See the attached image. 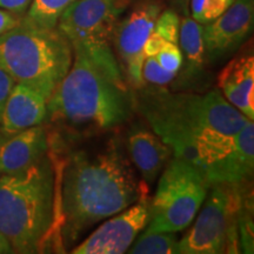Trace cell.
Listing matches in <instances>:
<instances>
[{"label":"cell","mask_w":254,"mask_h":254,"mask_svg":"<svg viewBox=\"0 0 254 254\" xmlns=\"http://www.w3.org/2000/svg\"><path fill=\"white\" fill-rule=\"evenodd\" d=\"M135 92V110L148 126L170 146L174 157L194 165L207 180L230 152L237 133L253 122L218 90L171 92L166 86L146 84Z\"/></svg>","instance_id":"1"},{"label":"cell","mask_w":254,"mask_h":254,"mask_svg":"<svg viewBox=\"0 0 254 254\" xmlns=\"http://www.w3.org/2000/svg\"><path fill=\"white\" fill-rule=\"evenodd\" d=\"M67 74L49 103L47 118L75 134L109 132L127 123L135 110L110 44H74Z\"/></svg>","instance_id":"2"},{"label":"cell","mask_w":254,"mask_h":254,"mask_svg":"<svg viewBox=\"0 0 254 254\" xmlns=\"http://www.w3.org/2000/svg\"><path fill=\"white\" fill-rule=\"evenodd\" d=\"M147 192L122 141L69 155L63 171V237L69 247L94 225L129 207Z\"/></svg>","instance_id":"3"},{"label":"cell","mask_w":254,"mask_h":254,"mask_svg":"<svg viewBox=\"0 0 254 254\" xmlns=\"http://www.w3.org/2000/svg\"><path fill=\"white\" fill-rule=\"evenodd\" d=\"M56 222V176L44 157L17 174L0 177V233L13 253L44 252Z\"/></svg>","instance_id":"4"},{"label":"cell","mask_w":254,"mask_h":254,"mask_svg":"<svg viewBox=\"0 0 254 254\" xmlns=\"http://www.w3.org/2000/svg\"><path fill=\"white\" fill-rule=\"evenodd\" d=\"M73 49L58 28H40L20 21L0 36V67L40 92L47 100L67 74Z\"/></svg>","instance_id":"5"},{"label":"cell","mask_w":254,"mask_h":254,"mask_svg":"<svg viewBox=\"0 0 254 254\" xmlns=\"http://www.w3.org/2000/svg\"><path fill=\"white\" fill-rule=\"evenodd\" d=\"M252 195L250 180L211 184L193 226L179 240L184 254L239 253V217Z\"/></svg>","instance_id":"6"},{"label":"cell","mask_w":254,"mask_h":254,"mask_svg":"<svg viewBox=\"0 0 254 254\" xmlns=\"http://www.w3.org/2000/svg\"><path fill=\"white\" fill-rule=\"evenodd\" d=\"M160 174L146 231L178 233L194 220L211 184L198 167L177 157Z\"/></svg>","instance_id":"7"},{"label":"cell","mask_w":254,"mask_h":254,"mask_svg":"<svg viewBox=\"0 0 254 254\" xmlns=\"http://www.w3.org/2000/svg\"><path fill=\"white\" fill-rule=\"evenodd\" d=\"M161 6L152 0L138 4L133 11L117 24L112 41L116 58L126 81L133 91L145 86L142 79V64L146 58L144 45L154 30V24Z\"/></svg>","instance_id":"8"},{"label":"cell","mask_w":254,"mask_h":254,"mask_svg":"<svg viewBox=\"0 0 254 254\" xmlns=\"http://www.w3.org/2000/svg\"><path fill=\"white\" fill-rule=\"evenodd\" d=\"M127 0H75L60 15L57 28L74 44H110Z\"/></svg>","instance_id":"9"},{"label":"cell","mask_w":254,"mask_h":254,"mask_svg":"<svg viewBox=\"0 0 254 254\" xmlns=\"http://www.w3.org/2000/svg\"><path fill=\"white\" fill-rule=\"evenodd\" d=\"M147 192L138 201L101 224L91 236L75 246L72 254H122L127 252L133 241L150 222Z\"/></svg>","instance_id":"10"},{"label":"cell","mask_w":254,"mask_h":254,"mask_svg":"<svg viewBox=\"0 0 254 254\" xmlns=\"http://www.w3.org/2000/svg\"><path fill=\"white\" fill-rule=\"evenodd\" d=\"M253 14V0H234L224 13L202 27L208 60L224 58L243 44L252 31Z\"/></svg>","instance_id":"11"},{"label":"cell","mask_w":254,"mask_h":254,"mask_svg":"<svg viewBox=\"0 0 254 254\" xmlns=\"http://www.w3.org/2000/svg\"><path fill=\"white\" fill-rule=\"evenodd\" d=\"M126 151L129 161L151 185L160 176L173 152L150 126L133 124L126 134Z\"/></svg>","instance_id":"12"},{"label":"cell","mask_w":254,"mask_h":254,"mask_svg":"<svg viewBox=\"0 0 254 254\" xmlns=\"http://www.w3.org/2000/svg\"><path fill=\"white\" fill-rule=\"evenodd\" d=\"M49 151V135L41 125L9 136H0V174H17L30 168Z\"/></svg>","instance_id":"13"},{"label":"cell","mask_w":254,"mask_h":254,"mask_svg":"<svg viewBox=\"0 0 254 254\" xmlns=\"http://www.w3.org/2000/svg\"><path fill=\"white\" fill-rule=\"evenodd\" d=\"M49 100L40 92L15 82L6 101L0 122V136H9L47 119Z\"/></svg>","instance_id":"14"},{"label":"cell","mask_w":254,"mask_h":254,"mask_svg":"<svg viewBox=\"0 0 254 254\" xmlns=\"http://www.w3.org/2000/svg\"><path fill=\"white\" fill-rule=\"evenodd\" d=\"M222 97L246 118L254 119V58L252 51L238 55L218 74Z\"/></svg>","instance_id":"15"},{"label":"cell","mask_w":254,"mask_h":254,"mask_svg":"<svg viewBox=\"0 0 254 254\" xmlns=\"http://www.w3.org/2000/svg\"><path fill=\"white\" fill-rule=\"evenodd\" d=\"M254 170V124L250 122L234 136L228 153L209 177V184L243 183L250 180Z\"/></svg>","instance_id":"16"},{"label":"cell","mask_w":254,"mask_h":254,"mask_svg":"<svg viewBox=\"0 0 254 254\" xmlns=\"http://www.w3.org/2000/svg\"><path fill=\"white\" fill-rule=\"evenodd\" d=\"M178 43L184 52L182 67L178 72L180 73L178 87H190L198 81H202L205 73L206 51L201 24L190 17L180 20Z\"/></svg>","instance_id":"17"},{"label":"cell","mask_w":254,"mask_h":254,"mask_svg":"<svg viewBox=\"0 0 254 254\" xmlns=\"http://www.w3.org/2000/svg\"><path fill=\"white\" fill-rule=\"evenodd\" d=\"M75 0H32L21 21L40 28H55L63 12Z\"/></svg>","instance_id":"18"},{"label":"cell","mask_w":254,"mask_h":254,"mask_svg":"<svg viewBox=\"0 0 254 254\" xmlns=\"http://www.w3.org/2000/svg\"><path fill=\"white\" fill-rule=\"evenodd\" d=\"M132 254H179V238L176 232L145 231L127 250Z\"/></svg>","instance_id":"19"},{"label":"cell","mask_w":254,"mask_h":254,"mask_svg":"<svg viewBox=\"0 0 254 254\" xmlns=\"http://www.w3.org/2000/svg\"><path fill=\"white\" fill-rule=\"evenodd\" d=\"M234 0H190L192 18L199 24H208L224 13Z\"/></svg>","instance_id":"20"},{"label":"cell","mask_w":254,"mask_h":254,"mask_svg":"<svg viewBox=\"0 0 254 254\" xmlns=\"http://www.w3.org/2000/svg\"><path fill=\"white\" fill-rule=\"evenodd\" d=\"M178 73L165 69L155 57H146L142 64V79L145 84L153 86H167L177 78Z\"/></svg>","instance_id":"21"},{"label":"cell","mask_w":254,"mask_h":254,"mask_svg":"<svg viewBox=\"0 0 254 254\" xmlns=\"http://www.w3.org/2000/svg\"><path fill=\"white\" fill-rule=\"evenodd\" d=\"M180 19L176 12L166 9L159 13L154 24V31L166 41L178 44L179 41Z\"/></svg>","instance_id":"22"},{"label":"cell","mask_w":254,"mask_h":254,"mask_svg":"<svg viewBox=\"0 0 254 254\" xmlns=\"http://www.w3.org/2000/svg\"><path fill=\"white\" fill-rule=\"evenodd\" d=\"M155 58H157L158 63L167 71L178 73L180 67H182L183 52L180 47L178 46V44L166 41L164 46L161 47V50L157 53Z\"/></svg>","instance_id":"23"},{"label":"cell","mask_w":254,"mask_h":254,"mask_svg":"<svg viewBox=\"0 0 254 254\" xmlns=\"http://www.w3.org/2000/svg\"><path fill=\"white\" fill-rule=\"evenodd\" d=\"M14 85V79L7 72L0 67V122H1V116L2 112H4L5 104Z\"/></svg>","instance_id":"24"},{"label":"cell","mask_w":254,"mask_h":254,"mask_svg":"<svg viewBox=\"0 0 254 254\" xmlns=\"http://www.w3.org/2000/svg\"><path fill=\"white\" fill-rule=\"evenodd\" d=\"M166 43V40L164 39L160 34H158L157 32L153 30V32L148 36L147 40H146L144 45V52L146 57H155L159 51L161 50V47L164 46V44Z\"/></svg>","instance_id":"25"},{"label":"cell","mask_w":254,"mask_h":254,"mask_svg":"<svg viewBox=\"0 0 254 254\" xmlns=\"http://www.w3.org/2000/svg\"><path fill=\"white\" fill-rule=\"evenodd\" d=\"M32 0H0V8L20 15L30 7Z\"/></svg>","instance_id":"26"},{"label":"cell","mask_w":254,"mask_h":254,"mask_svg":"<svg viewBox=\"0 0 254 254\" xmlns=\"http://www.w3.org/2000/svg\"><path fill=\"white\" fill-rule=\"evenodd\" d=\"M20 21L21 18H19L17 14L0 8V36L17 26Z\"/></svg>","instance_id":"27"},{"label":"cell","mask_w":254,"mask_h":254,"mask_svg":"<svg viewBox=\"0 0 254 254\" xmlns=\"http://www.w3.org/2000/svg\"><path fill=\"white\" fill-rule=\"evenodd\" d=\"M0 253H13L11 244L1 233H0Z\"/></svg>","instance_id":"28"}]
</instances>
